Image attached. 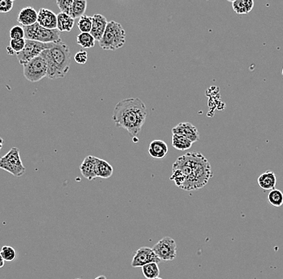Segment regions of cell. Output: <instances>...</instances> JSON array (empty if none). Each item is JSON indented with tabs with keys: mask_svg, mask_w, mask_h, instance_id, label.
Returning a JSON list of instances; mask_svg holds the SVG:
<instances>
[{
	"mask_svg": "<svg viewBox=\"0 0 283 279\" xmlns=\"http://www.w3.org/2000/svg\"><path fill=\"white\" fill-rule=\"evenodd\" d=\"M106 279V276H104V275H101V276H98V277L96 278V279Z\"/></svg>",
	"mask_w": 283,
	"mask_h": 279,
	"instance_id": "e575fe53",
	"label": "cell"
},
{
	"mask_svg": "<svg viewBox=\"0 0 283 279\" xmlns=\"http://www.w3.org/2000/svg\"><path fill=\"white\" fill-rule=\"evenodd\" d=\"M40 56L48 64L47 78L52 80L64 78L70 69L71 51L64 43H53L51 49L44 50Z\"/></svg>",
	"mask_w": 283,
	"mask_h": 279,
	"instance_id": "3957f363",
	"label": "cell"
},
{
	"mask_svg": "<svg viewBox=\"0 0 283 279\" xmlns=\"http://www.w3.org/2000/svg\"><path fill=\"white\" fill-rule=\"evenodd\" d=\"M161 260L155 254V252L153 251L152 248L149 247H142L139 249L137 251H135L134 257H133L132 261H131V266L134 268H139L146 266L147 264L159 263Z\"/></svg>",
	"mask_w": 283,
	"mask_h": 279,
	"instance_id": "30bf717a",
	"label": "cell"
},
{
	"mask_svg": "<svg viewBox=\"0 0 283 279\" xmlns=\"http://www.w3.org/2000/svg\"><path fill=\"white\" fill-rule=\"evenodd\" d=\"M24 75L30 82H40L48 76V64L46 60L40 56L30 60L24 65Z\"/></svg>",
	"mask_w": 283,
	"mask_h": 279,
	"instance_id": "52a82bcc",
	"label": "cell"
},
{
	"mask_svg": "<svg viewBox=\"0 0 283 279\" xmlns=\"http://www.w3.org/2000/svg\"><path fill=\"white\" fill-rule=\"evenodd\" d=\"M168 153V146L163 140H154L149 145L148 155L157 160L164 159Z\"/></svg>",
	"mask_w": 283,
	"mask_h": 279,
	"instance_id": "2e32d148",
	"label": "cell"
},
{
	"mask_svg": "<svg viewBox=\"0 0 283 279\" xmlns=\"http://www.w3.org/2000/svg\"><path fill=\"white\" fill-rule=\"evenodd\" d=\"M37 23L47 29H57V16L47 8H41L38 11Z\"/></svg>",
	"mask_w": 283,
	"mask_h": 279,
	"instance_id": "4fadbf2b",
	"label": "cell"
},
{
	"mask_svg": "<svg viewBox=\"0 0 283 279\" xmlns=\"http://www.w3.org/2000/svg\"><path fill=\"white\" fill-rule=\"evenodd\" d=\"M257 184L261 189L265 191L274 190L276 186L277 178L274 171H268L259 175Z\"/></svg>",
	"mask_w": 283,
	"mask_h": 279,
	"instance_id": "e0dca14e",
	"label": "cell"
},
{
	"mask_svg": "<svg viewBox=\"0 0 283 279\" xmlns=\"http://www.w3.org/2000/svg\"><path fill=\"white\" fill-rule=\"evenodd\" d=\"M96 40L90 33H81L77 36V44L83 49H91L95 46Z\"/></svg>",
	"mask_w": 283,
	"mask_h": 279,
	"instance_id": "603a6c76",
	"label": "cell"
},
{
	"mask_svg": "<svg viewBox=\"0 0 283 279\" xmlns=\"http://www.w3.org/2000/svg\"><path fill=\"white\" fill-rule=\"evenodd\" d=\"M0 257L7 262H12L16 259V251L13 247L9 246H2Z\"/></svg>",
	"mask_w": 283,
	"mask_h": 279,
	"instance_id": "4316f807",
	"label": "cell"
},
{
	"mask_svg": "<svg viewBox=\"0 0 283 279\" xmlns=\"http://www.w3.org/2000/svg\"><path fill=\"white\" fill-rule=\"evenodd\" d=\"M73 0H58L57 5L60 8L62 13H65L71 16L72 7H73Z\"/></svg>",
	"mask_w": 283,
	"mask_h": 279,
	"instance_id": "f1b7e54d",
	"label": "cell"
},
{
	"mask_svg": "<svg viewBox=\"0 0 283 279\" xmlns=\"http://www.w3.org/2000/svg\"><path fill=\"white\" fill-rule=\"evenodd\" d=\"M97 177L108 179L113 175V167L106 160L100 159L99 162L97 164Z\"/></svg>",
	"mask_w": 283,
	"mask_h": 279,
	"instance_id": "44dd1931",
	"label": "cell"
},
{
	"mask_svg": "<svg viewBox=\"0 0 283 279\" xmlns=\"http://www.w3.org/2000/svg\"><path fill=\"white\" fill-rule=\"evenodd\" d=\"M26 40H35L44 44L61 42L60 32L57 29H47L40 26L38 23L30 26L24 27Z\"/></svg>",
	"mask_w": 283,
	"mask_h": 279,
	"instance_id": "5b68a950",
	"label": "cell"
},
{
	"mask_svg": "<svg viewBox=\"0 0 283 279\" xmlns=\"http://www.w3.org/2000/svg\"><path fill=\"white\" fill-rule=\"evenodd\" d=\"M74 60H75L76 63H78V64H82V65L86 64L87 60H88L87 52L85 51V50H80L74 56Z\"/></svg>",
	"mask_w": 283,
	"mask_h": 279,
	"instance_id": "1f68e13d",
	"label": "cell"
},
{
	"mask_svg": "<svg viewBox=\"0 0 283 279\" xmlns=\"http://www.w3.org/2000/svg\"><path fill=\"white\" fill-rule=\"evenodd\" d=\"M92 27L93 17L84 15L78 20V28L82 33H90Z\"/></svg>",
	"mask_w": 283,
	"mask_h": 279,
	"instance_id": "484cf974",
	"label": "cell"
},
{
	"mask_svg": "<svg viewBox=\"0 0 283 279\" xmlns=\"http://www.w3.org/2000/svg\"><path fill=\"white\" fill-rule=\"evenodd\" d=\"M126 37V31L122 25L114 20H111L108 22L104 36L100 40L99 45L106 51H114L125 45Z\"/></svg>",
	"mask_w": 283,
	"mask_h": 279,
	"instance_id": "277c9868",
	"label": "cell"
},
{
	"mask_svg": "<svg viewBox=\"0 0 283 279\" xmlns=\"http://www.w3.org/2000/svg\"><path fill=\"white\" fill-rule=\"evenodd\" d=\"M172 146L178 151H187L193 146V142L181 135H172Z\"/></svg>",
	"mask_w": 283,
	"mask_h": 279,
	"instance_id": "ffe728a7",
	"label": "cell"
},
{
	"mask_svg": "<svg viewBox=\"0 0 283 279\" xmlns=\"http://www.w3.org/2000/svg\"><path fill=\"white\" fill-rule=\"evenodd\" d=\"M282 73H283V72H282Z\"/></svg>",
	"mask_w": 283,
	"mask_h": 279,
	"instance_id": "8d00e7d4",
	"label": "cell"
},
{
	"mask_svg": "<svg viewBox=\"0 0 283 279\" xmlns=\"http://www.w3.org/2000/svg\"><path fill=\"white\" fill-rule=\"evenodd\" d=\"M6 50H7V54H8V55L11 56L16 55V53H15V52L13 51V49H11V47L10 46L7 47V49H6Z\"/></svg>",
	"mask_w": 283,
	"mask_h": 279,
	"instance_id": "d6a6232c",
	"label": "cell"
},
{
	"mask_svg": "<svg viewBox=\"0 0 283 279\" xmlns=\"http://www.w3.org/2000/svg\"><path fill=\"white\" fill-rule=\"evenodd\" d=\"M99 160L100 159L93 155H88L87 157L85 158L82 165L80 167V170L82 175L85 179L91 181L97 178V164Z\"/></svg>",
	"mask_w": 283,
	"mask_h": 279,
	"instance_id": "8fae6325",
	"label": "cell"
},
{
	"mask_svg": "<svg viewBox=\"0 0 283 279\" xmlns=\"http://www.w3.org/2000/svg\"><path fill=\"white\" fill-rule=\"evenodd\" d=\"M74 26V19L69 15L60 13L57 15V30L60 32H70Z\"/></svg>",
	"mask_w": 283,
	"mask_h": 279,
	"instance_id": "ac0fdd59",
	"label": "cell"
},
{
	"mask_svg": "<svg viewBox=\"0 0 283 279\" xmlns=\"http://www.w3.org/2000/svg\"><path fill=\"white\" fill-rule=\"evenodd\" d=\"M86 7L87 2L85 0H73L71 17H73L74 20L81 18L82 16H84V13L86 11Z\"/></svg>",
	"mask_w": 283,
	"mask_h": 279,
	"instance_id": "7402d4cb",
	"label": "cell"
},
{
	"mask_svg": "<svg viewBox=\"0 0 283 279\" xmlns=\"http://www.w3.org/2000/svg\"><path fill=\"white\" fill-rule=\"evenodd\" d=\"M38 12L32 7H25L18 14L17 21L23 27H30L37 23Z\"/></svg>",
	"mask_w": 283,
	"mask_h": 279,
	"instance_id": "5bb4252c",
	"label": "cell"
},
{
	"mask_svg": "<svg viewBox=\"0 0 283 279\" xmlns=\"http://www.w3.org/2000/svg\"><path fill=\"white\" fill-rule=\"evenodd\" d=\"M176 242L170 237L162 238L153 246V251L161 261H172L176 257Z\"/></svg>",
	"mask_w": 283,
	"mask_h": 279,
	"instance_id": "9c48e42d",
	"label": "cell"
},
{
	"mask_svg": "<svg viewBox=\"0 0 283 279\" xmlns=\"http://www.w3.org/2000/svg\"><path fill=\"white\" fill-rule=\"evenodd\" d=\"M147 115L146 106L140 98H126L115 106L112 119L115 126L126 130L131 137L136 138Z\"/></svg>",
	"mask_w": 283,
	"mask_h": 279,
	"instance_id": "7a4b0ae2",
	"label": "cell"
},
{
	"mask_svg": "<svg viewBox=\"0 0 283 279\" xmlns=\"http://www.w3.org/2000/svg\"><path fill=\"white\" fill-rule=\"evenodd\" d=\"M53 43L52 44H44L38 42L35 40H26V45L21 53L16 55L18 61L23 66L28 63L30 60H33L34 58L40 56L44 50L51 49Z\"/></svg>",
	"mask_w": 283,
	"mask_h": 279,
	"instance_id": "ba28073f",
	"label": "cell"
},
{
	"mask_svg": "<svg viewBox=\"0 0 283 279\" xmlns=\"http://www.w3.org/2000/svg\"><path fill=\"white\" fill-rule=\"evenodd\" d=\"M13 0H1L0 1V12L7 14L13 8Z\"/></svg>",
	"mask_w": 283,
	"mask_h": 279,
	"instance_id": "4dcf8cb0",
	"label": "cell"
},
{
	"mask_svg": "<svg viewBox=\"0 0 283 279\" xmlns=\"http://www.w3.org/2000/svg\"><path fill=\"white\" fill-rule=\"evenodd\" d=\"M9 36L11 40H19V39H25V31L24 27L20 25H16L11 28L9 31Z\"/></svg>",
	"mask_w": 283,
	"mask_h": 279,
	"instance_id": "83f0119b",
	"label": "cell"
},
{
	"mask_svg": "<svg viewBox=\"0 0 283 279\" xmlns=\"http://www.w3.org/2000/svg\"><path fill=\"white\" fill-rule=\"evenodd\" d=\"M108 25L106 17L101 14H96L93 16V27L90 34L97 41L100 42L104 36L105 31Z\"/></svg>",
	"mask_w": 283,
	"mask_h": 279,
	"instance_id": "9a60e30c",
	"label": "cell"
},
{
	"mask_svg": "<svg viewBox=\"0 0 283 279\" xmlns=\"http://www.w3.org/2000/svg\"><path fill=\"white\" fill-rule=\"evenodd\" d=\"M0 259H1V263H0V267L2 268L4 266V260L2 259V257H0Z\"/></svg>",
	"mask_w": 283,
	"mask_h": 279,
	"instance_id": "836d02e7",
	"label": "cell"
},
{
	"mask_svg": "<svg viewBox=\"0 0 283 279\" xmlns=\"http://www.w3.org/2000/svg\"></svg>",
	"mask_w": 283,
	"mask_h": 279,
	"instance_id": "74e56055",
	"label": "cell"
},
{
	"mask_svg": "<svg viewBox=\"0 0 283 279\" xmlns=\"http://www.w3.org/2000/svg\"><path fill=\"white\" fill-rule=\"evenodd\" d=\"M172 169L183 173L184 184L181 189L188 192L203 189L212 177L210 164L198 152H189L178 158L173 164Z\"/></svg>",
	"mask_w": 283,
	"mask_h": 279,
	"instance_id": "6da1fadb",
	"label": "cell"
},
{
	"mask_svg": "<svg viewBox=\"0 0 283 279\" xmlns=\"http://www.w3.org/2000/svg\"><path fill=\"white\" fill-rule=\"evenodd\" d=\"M232 9L237 15L249 14L255 6L253 0H234L232 1Z\"/></svg>",
	"mask_w": 283,
	"mask_h": 279,
	"instance_id": "d6986e66",
	"label": "cell"
},
{
	"mask_svg": "<svg viewBox=\"0 0 283 279\" xmlns=\"http://www.w3.org/2000/svg\"><path fill=\"white\" fill-rule=\"evenodd\" d=\"M172 135H178L184 136L192 142H197L199 140V133L196 126L190 122H181L173 127Z\"/></svg>",
	"mask_w": 283,
	"mask_h": 279,
	"instance_id": "7c38bea8",
	"label": "cell"
},
{
	"mask_svg": "<svg viewBox=\"0 0 283 279\" xmlns=\"http://www.w3.org/2000/svg\"><path fill=\"white\" fill-rule=\"evenodd\" d=\"M0 168L7 171L16 177H20L26 171L20 158L17 147H12L4 156L0 159Z\"/></svg>",
	"mask_w": 283,
	"mask_h": 279,
	"instance_id": "8992f818",
	"label": "cell"
},
{
	"mask_svg": "<svg viewBox=\"0 0 283 279\" xmlns=\"http://www.w3.org/2000/svg\"><path fill=\"white\" fill-rule=\"evenodd\" d=\"M161 279V278L158 277V278H156V279Z\"/></svg>",
	"mask_w": 283,
	"mask_h": 279,
	"instance_id": "d590c367",
	"label": "cell"
},
{
	"mask_svg": "<svg viewBox=\"0 0 283 279\" xmlns=\"http://www.w3.org/2000/svg\"><path fill=\"white\" fill-rule=\"evenodd\" d=\"M268 201L272 206L279 207L283 205V193L279 189H274L270 191L268 194Z\"/></svg>",
	"mask_w": 283,
	"mask_h": 279,
	"instance_id": "d4e9b609",
	"label": "cell"
},
{
	"mask_svg": "<svg viewBox=\"0 0 283 279\" xmlns=\"http://www.w3.org/2000/svg\"><path fill=\"white\" fill-rule=\"evenodd\" d=\"M26 45V39H19V40H11L9 43V46L13 49L16 55L20 54L25 49Z\"/></svg>",
	"mask_w": 283,
	"mask_h": 279,
	"instance_id": "f546056e",
	"label": "cell"
},
{
	"mask_svg": "<svg viewBox=\"0 0 283 279\" xmlns=\"http://www.w3.org/2000/svg\"><path fill=\"white\" fill-rule=\"evenodd\" d=\"M142 271L144 277L146 278V279H156V278L159 277V273H160L159 265L155 262L149 263L146 266H142Z\"/></svg>",
	"mask_w": 283,
	"mask_h": 279,
	"instance_id": "cb8c5ba5",
	"label": "cell"
}]
</instances>
